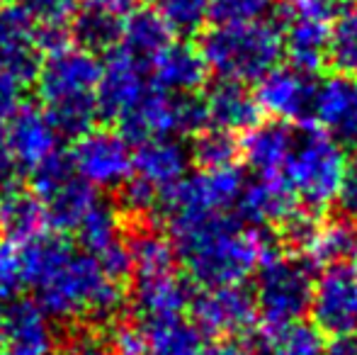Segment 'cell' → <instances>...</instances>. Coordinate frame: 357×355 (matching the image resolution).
I'll return each instance as SVG.
<instances>
[{"instance_id": "1", "label": "cell", "mask_w": 357, "mask_h": 355, "mask_svg": "<svg viewBox=\"0 0 357 355\" xmlns=\"http://www.w3.org/2000/svg\"><path fill=\"white\" fill-rule=\"evenodd\" d=\"M165 222L175 253L199 287L243 282L270 253V243L260 229L243 227L241 219L226 212L173 217Z\"/></svg>"}, {"instance_id": "2", "label": "cell", "mask_w": 357, "mask_h": 355, "mask_svg": "<svg viewBox=\"0 0 357 355\" xmlns=\"http://www.w3.org/2000/svg\"><path fill=\"white\" fill-rule=\"evenodd\" d=\"M44 314L56 322H73L78 317H93L112 324L127 307V294L117 280L107 278L90 253H71L66 263L37 289Z\"/></svg>"}, {"instance_id": "3", "label": "cell", "mask_w": 357, "mask_h": 355, "mask_svg": "<svg viewBox=\"0 0 357 355\" xmlns=\"http://www.w3.org/2000/svg\"><path fill=\"white\" fill-rule=\"evenodd\" d=\"M199 52L221 81L250 83L282 59V29L270 20L214 24L202 37Z\"/></svg>"}, {"instance_id": "4", "label": "cell", "mask_w": 357, "mask_h": 355, "mask_svg": "<svg viewBox=\"0 0 357 355\" xmlns=\"http://www.w3.org/2000/svg\"><path fill=\"white\" fill-rule=\"evenodd\" d=\"M348 168L350 163L343 144L335 142L324 129L311 127L304 134H296L280 176L306 209L324 212L338 197Z\"/></svg>"}, {"instance_id": "5", "label": "cell", "mask_w": 357, "mask_h": 355, "mask_svg": "<svg viewBox=\"0 0 357 355\" xmlns=\"http://www.w3.org/2000/svg\"><path fill=\"white\" fill-rule=\"evenodd\" d=\"M255 309L263 322V333L278 331L299 322L309 312L314 278L309 263L280 251H270L258 266Z\"/></svg>"}, {"instance_id": "6", "label": "cell", "mask_w": 357, "mask_h": 355, "mask_svg": "<svg viewBox=\"0 0 357 355\" xmlns=\"http://www.w3.org/2000/svg\"><path fill=\"white\" fill-rule=\"evenodd\" d=\"M122 122V134L129 142H144L151 137H195L209 124L204 98L195 93L175 95L151 83L137 105Z\"/></svg>"}, {"instance_id": "7", "label": "cell", "mask_w": 357, "mask_h": 355, "mask_svg": "<svg viewBox=\"0 0 357 355\" xmlns=\"http://www.w3.org/2000/svg\"><path fill=\"white\" fill-rule=\"evenodd\" d=\"M243 188V176L234 166L229 168H199V173L183 176L178 183L160 192V207L165 219L199 217V214L226 212L236 204Z\"/></svg>"}, {"instance_id": "8", "label": "cell", "mask_w": 357, "mask_h": 355, "mask_svg": "<svg viewBox=\"0 0 357 355\" xmlns=\"http://www.w3.org/2000/svg\"><path fill=\"white\" fill-rule=\"evenodd\" d=\"M309 312L324 336H357V263L343 261L324 268L311 287Z\"/></svg>"}, {"instance_id": "9", "label": "cell", "mask_w": 357, "mask_h": 355, "mask_svg": "<svg viewBox=\"0 0 357 355\" xmlns=\"http://www.w3.org/2000/svg\"><path fill=\"white\" fill-rule=\"evenodd\" d=\"M68 156L75 176L93 188H119L134 173L132 142L112 129H88L75 137Z\"/></svg>"}, {"instance_id": "10", "label": "cell", "mask_w": 357, "mask_h": 355, "mask_svg": "<svg viewBox=\"0 0 357 355\" xmlns=\"http://www.w3.org/2000/svg\"><path fill=\"white\" fill-rule=\"evenodd\" d=\"M195 328L209 338H241L258 324V309L250 289L241 282L204 287L190 299Z\"/></svg>"}, {"instance_id": "11", "label": "cell", "mask_w": 357, "mask_h": 355, "mask_svg": "<svg viewBox=\"0 0 357 355\" xmlns=\"http://www.w3.org/2000/svg\"><path fill=\"white\" fill-rule=\"evenodd\" d=\"M100 59L88 49L68 47L63 52L49 54L34 76L37 93L47 107L80 98H95L100 78Z\"/></svg>"}, {"instance_id": "12", "label": "cell", "mask_w": 357, "mask_h": 355, "mask_svg": "<svg viewBox=\"0 0 357 355\" xmlns=\"http://www.w3.org/2000/svg\"><path fill=\"white\" fill-rule=\"evenodd\" d=\"M151 88L146 78L144 61L129 54L127 49L107 52L102 68H100L98 86H95V103L98 112L105 119H119L142 100Z\"/></svg>"}, {"instance_id": "13", "label": "cell", "mask_w": 357, "mask_h": 355, "mask_svg": "<svg viewBox=\"0 0 357 355\" xmlns=\"http://www.w3.org/2000/svg\"><path fill=\"white\" fill-rule=\"evenodd\" d=\"M311 114L319 129L345 144L357 146V76L335 73L314 86L311 95Z\"/></svg>"}, {"instance_id": "14", "label": "cell", "mask_w": 357, "mask_h": 355, "mask_svg": "<svg viewBox=\"0 0 357 355\" xmlns=\"http://www.w3.org/2000/svg\"><path fill=\"white\" fill-rule=\"evenodd\" d=\"M311 95H314V83L309 73L294 66H273L258 78L253 98L260 112H265L270 119L291 122L311 109Z\"/></svg>"}, {"instance_id": "15", "label": "cell", "mask_w": 357, "mask_h": 355, "mask_svg": "<svg viewBox=\"0 0 357 355\" xmlns=\"http://www.w3.org/2000/svg\"><path fill=\"white\" fill-rule=\"evenodd\" d=\"M34 32L37 27L20 3L0 8V71L20 83H32L42 63Z\"/></svg>"}, {"instance_id": "16", "label": "cell", "mask_w": 357, "mask_h": 355, "mask_svg": "<svg viewBox=\"0 0 357 355\" xmlns=\"http://www.w3.org/2000/svg\"><path fill=\"white\" fill-rule=\"evenodd\" d=\"M5 355H56V331L52 319L32 299H17L3 312Z\"/></svg>"}, {"instance_id": "17", "label": "cell", "mask_w": 357, "mask_h": 355, "mask_svg": "<svg viewBox=\"0 0 357 355\" xmlns=\"http://www.w3.org/2000/svg\"><path fill=\"white\" fill-rule=\"evenodd\" d=\"M296 202L299 199L282 176H258L253 183H243L234 207L253 227H284L299 214Z\"/></svg>"}, {"instance_id": "18", "label": "cell", "mask_w": 357, "mask_h": 355, "mask_svg": "<svg viewBox=\"0 0 357 355\" xmlns=\"http://www.w3.org/2000/svg\"><path fill=\"white\" fill-rule=\"evenodd\" d=\"M5 134H8L15 163L27 171L59 151V139H61L49 114L34 105H20L8 117Z\"/></svg>"}, {"instance_id": "19", "label": "cell", "mask_w": 357, "mask_h": 355, "mask_svg": "<svg viewBox=\"0 0 357 355\" xmlns=\"http://www.w3.org/2000/svg\"><path fill=\"white\" fill-rule=\"evenodd\" d=\"M209 68L202 52L188 42H168L151 59V81L175 95L197 93L207 83Z\"/></svg>"}, {"instance_id": "20", "label": "cell", "mask_w": 357, "mask_h": 355, "mask_svg": "<svg viewBox=\"0 0 357 355\" xmlns=\"http://www.w3.org/2000/svg\"><path fill=\"white\" fill-rule=\"evenodd\" d=\"M301 256L311 266H333V263L353 261L357 256V229L348 219H331V222H316L306 227V232L296 239Z\"/></svg>"}, {"instance_id": "21", "label": "cell", "mask_w": 357, "mask_h": 355, "mask_svg": "<svg viewBox=\"0 0 357 355\" xmlns=\"http://www.w3.org/2000/svg\"><path fill=\"white\" fill-rule=\"evenodd\" d=\"M243 134L245 139L238 146L245 163L258 176H280L296 139V132L289 127V122H280V119H270L265 124L258 122Z\"/></svg>"}, {"instance_id": "22", "label": "cell", "mask_w": 357, "mask_h": 355, "mask_svg": "<svg viewBox=\"0 0 357 355\" xmlns=\"http://www.w3.org/2000/svg\"><path fill=\"white\" fill-rule=\"evenodd\" d=\"M190 151L178 142V137H151L139 142L134 151V171L139 178L149 180L163 192L188 173Z\"/></svg>"}, {"instance_id": "23", "label": "cell", "mask_w": 357, "mask_h": 355, "mask_svg": "<svg viewBox=\"0 0 357 355\" xmlns=\"http://www.w3.org/2000/svg\"><path fill=\"white\" fill-rule=\"evenodd\" d=\"M331 22L316 17L289 15L287 29H282V54H287L291 66L304 73H316L328 61Z\"/></svg>"}, {"instance_id": "24", "label": "cell", "mask_w": 357, "mask_h": 355, "mask_svg": "<svg viewBox=\"0 0 357 355\" xmlns=\"http://www.w3.org/2000/svg\"><path fill=\"white\" fill-rule=\"evenodd\" d=\"M204 107H207L209 124L231 134L248 132L253 124L260 122V114H263L253 93H248L243 83L236 81H221L209 88Z\"/></svg>"}, {"instance_id": "25", "label": "cell", "mask_w": 357, "mask_h": 355, "mask_svg": "<svg viewBox=\"0 0 357 355\" xmlns=\"http://www.w3.org/2000/svg\"><path fill=\"white\" fill-rule=\"evenodd\" d=\"M190 299H192L190 287L178 275V270L158 278L137 280L134 289V307L144 317V322L180 317L190 307Z\"/></svg>"}, {"instance_id": "26", "label": "cell", "mask_w": 357, "mask_h": 355, "mask_svg": "<svg viewBox=\"0 0 357 355\" xmlns=\"http://www.w3.org/2000/svg\"><path fill=\"white\" fill-rule=\"evenodd\" d=\"M47 229L44 202L32 190L5 188L0 195V232L8 243H24Z\"/></svg>"}, {"instance_id": "27", "label": "cell", "mask_w": 357, "mask_h": 355, "mask_svg": "<svg viewBox=\"0 0 357 355\" xmlns=\"http://www.w3.org/2000/svg\"><path fill=\"white\" fill-rule=\"evenodd\" d=\"M73 246L63 234H39L22 243L17 251V266H20V280L22 285H29L37 289L42 282H47L63 263L71 258Z\"/></svg>"}, {"instance_id": "28", "label": "cell", "mask_w": 357, "mask_h": 355, "mask_svg": "<svg viewBox=\"0 0 357 355\" xmlns=\"http://www.w3.org/2000/svg\"><path fill=\"white\" fill-rule=\"evenodd\" d=\"M168 42L173 29L155 8H134L122 20V44L137 59H153Z\"/></svg>"}, {"instance_id": "29", "label": "cell", "mask_w": 357, "mask_h": 355, "mask_svg": "<svg viewBox=\"0 0 357 355\" xmlns=\"http://www.w3.org/2000/svg\"><path fill=\"white\" fill-rule=\"evenodd\" d=\"M129 256H132V275L137 280L158 278V275L175 273L178 253L163 232L142 227L127 239Z\"/></svg>"}, {"instance_id": "30", "label": "cell", "mask_w": 357, "mask_h": 355, "mask_svg": "<svg viewBox=\"0 0 357 355\" xmlns=\"http://www.w3.org/2000/svg\"><path fill=\"white\" fill-rule=\"evenodd\" d=\"M42 202L44 212H47V227H52L59 234H66L75 232V227L85 217V212L98 202V192L83 178L73 176L68 183L54 190L49 197H44Z\"/></svg>"}, {"instance_id": "31", "label": "cell", "mask_w": 357, "mask_h": 355, "mask_svg": "<svg viewBox=\"0 0 357 355\" xmlns=\"http://www.w3.org/2000/svg\"><path fill=\"white\" fill-rule=\"evenodd\" d=\"M71 39L80 49L107 54L122 42V20L119 15L88 8L85 13H75L71 20Z\"/></svg>"}, {"instance_id": "32", "label": "cell", "mask_w": 357, "mask_h": 355, "mask_svg": "<svg viewBox=\"0 0 357 355\" xmlns=\"http://www.w3.org/2000/svg\"><path fill=\"white\" fill-rule=\"evenodd\" d=\"M149 355H192L202 346V333L195 324L183 322L180 317L155 319L144 326Z\"/></svg>"}, {"instance_id": "33", "label": "cell", "mask_w": 357, "mask_h": 355, "mask_svg": "<svg viewBox=\"0 0 357 355\" xmlns=\"http://www.w3.org/2000/svg\"><path fill=\"white\" fill-rule=\"evenodd\" d=\"M75 234H78V241L85 248V253L98 256L109 243L122 239V217H119L114 204L98 199L85 212V217L80 219V224L75 227Z\"/></svg>"}, {"instance_id": "34", "label": "cell", "mask_w": 357, "mask_h": 355, "mask_svg": "<svg viewBox=\"0 0 357 355\" xmlns=\"http://www.w3.org/2000/svg\"><path fill=\"white\" fill-rule=\"evenodd\" d=\"M263 343L268 355H326L328 348L319 328L301 322L263 333Z\"/></svg>"}, {"instance_id": "35", "label": "cell", "mask_w": 357, "mask_h": 355, "mask_svg": "<svg viewBox=\"0 0 357 355\" xmlns=\"http://www.w3.org/2000/svg\"><path fill=\"white\" fill-rule=\"evenodd\" d=\"M241 156V146L236 137L224 129H202L195 134L192 149H190V158L197 163L199 168H229Z\"/></svg>"}, {"instance_id": "36", "label": "cell", "mask_w": 357, "mask_h": 355, "mask_svg": "<svg viewBox=\"0 0 357 355\" xmlns=\"http://www.w3.org/2000/svg\"><path fill=\"white\" fill-rule=\"evenodd\" d=\"M328 61H333L340 73L357 76V3L340 10L331 24Z\"/></svg>"}, {"instance_id": "37", "label": "cell", "mask_w": 357, "mask_h": 355, "mask_svg": "<svg viewBox=\"0 0 357 355\" xmlns=\"http://www.w3.org/2000/svg\"><path fill=\"white\" fill-rule=\"evenodd\" d=\"M44 112L49 114L52 124L56 127V132L61 137H80L88 129L95 127V122L100 119L98 103L95 98H80V100H68V103H59L47 107Z\"/></svg>"}, {"instance_id": "38", "label": "cell", "mask_w": 357, "mask_h": 355, "mask_svg": "<svg viewBox=\"0 0 357 355\" xmlns=\"http://www.w3.org/2000/svg\"><path fill=\"white\" fill-rule=\"evenodd\" d=\"M75 176L73 163L68 153L54 151L52 156H47L44 161H39L34 168H29V185H32V192L39 199L49 197L54 190H59L63 183H68Z\"/></svg>"}, {"instance_id": "39", "label": "cell", "mask_w": 357, "mask_h": 355, "mask_svg": "<svg viewBox=\"0 0 357 355\" xmlns=\"http://www.w3.org/2000/svg\"><path fill=\"white\" fill-rule=\"evenodd\" d=\"M155 10L163 15L173 32H197L209 17V0H155Z\"/></svg>"}, {"instance_id": "40", "label": "cell", "mask_w": 357, "mask_h": 355, "mask_svg": "<svg viewBox=\"0 0 357 355\" xmlns=\"http://www.w3.org/2000/svg\"><path fill=\"white\" fill-rule=\"evenodd\" d=\"M20 5L32 17L34 27H71L78 13V0H22Z\"/></svg>"}, {"instance_id": "41", "label": "cell", "mask_w": 357, "mask_h": 355, "mask_svg": "<svg viewBox=\"0 0 357 355\" xmlns=\"http://www.w3.org/2000/svg\"><path fill=\"white\" fill-rule=\"evenodd\" d=\"M273 0H209V17L216 24L253 22L268 15Z\"/></svg>"}, {"instance_id": "42", "label": "cell", "mask_w": 357, "mask_h": 355, "mask_svg": "<svg viewBox=\"0 0 357 355\" xmlns=\"http://www.w3.org/2000/svg\"><path fill=\"white\" fill-rule=\"evenodd\" d=\"M158 199H160V190L153 188L149 180H144L139 176L137 178L129 176L119 185V202H122V207L132 214H139V217L153 212Z\"/></svg>"}, {"instance_id": "43", "label": "cell", "mask_w": 357, "mask_h": 355, "mask_svg": "<svg viewBox=\"0 0 357 355\" xmlns=\"http://www.w3.org/2000/svg\"><path fill=\"white\" fill-rule=\"evenodd\" d=\"M109 355H149V341L142 326L132 322H112L107 333Z\"/></svg>"}, {"instance_id": "44", "label": "cell", "mask_w": 357, "mask_h": 355, "mask_svg": "<svg viewBox=\"0 0 357 355\" xmlns=\"http://www.w3.org/2000/svg\"><path fill=\"white\" fill-rule=\"evenodd\" d=\"M98 261L100 270H102L107 278L117 280H127L132 275V256H129V246H127V239H119V241L109 243L105 251H100L98 256H93Z\"/></svg>"}, {"instance_id": "45", "label": "cell", "mask_w": 357, "mask_h": 355, "mask_svg": "<svg viewBox=\"0 0 357 355\" xmlns=\"http://www.w3.org/2000/svg\"><path fill=\"white\" fill-rule=\"evenodd\" d=\"M63 353L66 355H109L107 333H102L100 328H93V326L75 328L71 336H68Z\"/></svg>"}, {"instance_id": "46", "label": "cell", "mask_w": 357, "mask_h": 355, "mask_svg": "<svg viewBox=\"0 0 357 355\" xmlns=\"http://www.w3.org/2000/svg\"><path fill=\"white\" fill-rule=\"evenodd\" d=\"M20 266H17V251L10 243L0 246V299L13 297L20 289Z\"/></svg>"}, {"instance_id": "47", "label": "cell", "mask_w": 357, "mask_h": 355, "mask_svg": "<svg viewBox=\"0 0 357 355\" xmlns=\"http://www.w3.org/2000/svg\"><path fill=\"white\" fill-rule=\"evenodd\" d=\"M34 39H37L39 54H44V56L63 52V49H68L73 44L71 27H37Z\"/></svg>"}, {"instance_id": "48", "label": "cell", "mask_w": 357, "mask_h": 355, "mask_svg": "<svg viewBox=\"0 0 357 355\" xmlns=\"http://www.w3.org/2000/svg\"><path fill=\"white\" fill-rule=\"evenodd\" d=\"M340 0H289V15H299V17H316V20H328L338 13Z\"/></svg>"}, {"instance_id": "49", "label": "cell", "mask_w": 357, "mask_h": 355, "mask_svg": "<svg viewBox=\"0 0 357 355\" xmlns=\"http://www.w3.org/2000/svg\"><path fill=\"white\" fill-rule=\"evenodd\" d=\"M22 86L15 76L0 71V119H8L22 105Z\"/></svg>"}, {"instance_id": "50", "label": "cell", "mask_w": 357, "mask_h": 355, "mask_svg": "<svg viewBox=\"0 0 357 355\" xmlns=\"http://www.w3.org/2000/svg\"><path fill=\"white\" fill-rule=\"evenodd\" d=\"M15 173H17V163H15V156H13V151H10L8 134H5L3 119H0V190L13 185Z\"/></svg>"}, {"instance_id": "51", "label": "cell", "mask_w": 357, "mask_h": 355, "mask_svg": "<svg viewBox=\"0 0 357 355\" xmlns=\"http://www.w3.org/2000/svg\"><path fill=\"white\" fill-rule=\"evenodd\" d=\"M192 355H253L236 338H214L212 343H202Z\"/></svg>"}, {"instance_id": "52", "label": "cell", "mask_w": 357, "mask_h": 355, "mask_svg": "<svg viewBox=\"0 0 357 355\" xmlns=\"http://www.w3.org/2000/svg\"><path fill=\"white\" fill-rule=\"evenodd\" d=\"M88 8L95 10H105V13H112V15H127L129 10L137 8L139 0H83Z\"/></svg>"}, {"instance_id": "53", "label": "cell", "mask_w": 357, "mask_h": 355, "mask_svg": "<svg viewBox=\"0 0 357 355\" xmlns=\"http://www.w3.org/2000/svg\"><path fill=\"white\" fill-rule=\"evenodd\" d=\"M326 355H357V336L335 338L331 348H326Z\"/></svg>"}, {"instance_id": "54", "label": "cell", "mask_w": 357, "mask_h": 355, "mask_svg": "<svg viewBox=\"0 0 357 355\" xmlns=\"http://www.w3.org/2000/svg\"><path fill=\"white\" fill-rule=\"evenodd\" d=\"M3 312L5 309H0V336H3Z\"/></svg>"}, {"instance_id": "55", "label": "cell", "mask_w": 357, "mask_h": 355, "mask_svg": "<svg viewBox=\"0 0 357 355\" xmlns=\"http://www.w3.org/2000/svg\"><path fill=\"white\" fill-rule=\"evenodd\" d=\"M350 168H353V171L357 173V156H355V161H353V166H350Z\"/></svg>"}, {"instance_id": "56", "label": "cell", "mask_w": 357, "mask_h": 355, "mask_svg": "<svg viewBox=\"0 0 357 355\" xmlns=\"http://www.w3.org/2000/svg\"><path fill=\"white\" fill-rule=\"evenodd\" d=\"M0 8H3V0H0Z\"/></svg>"}]
</instances>
